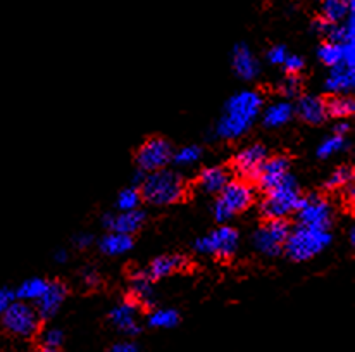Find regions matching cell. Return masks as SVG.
<instances>
[{
  "label": "cell",
  "mask_w": 355,
  "mask_h": 352,
  "mask_svg": "<svg viewBox=\"0 0 355 352\" xmlns=\"http://www.w3.org/2000/svg\"><path fill=\"white\" fill-rule=\"evenodd\" d=\"M264 99L255 90H243L232 95L226 101L225 111L216 123L214 137L225 140H236L250 130L257 116L261 115Z\"/></svg>",
  "instance_id": "1"
},
{
  "label": "cell",
  "mask_w": 355,
  "mask_h": 352,
  "mask_svg": "<svg viewBox=\"0 0 355 352\" xmlns=\"http://www.w3.org/2000/svg\"><path fill=\"white\" fill-rule=\"evenodd\" d=\"M140 187L141 199L152 206L176 204L184 197V192H187L183 176L166 168L147 173Z\"/></svg>",
  "instance_id": "2"
},
{
  "label": "cell",
  "mask_w": 355,
  "mask_h": 352,
  "mask_svg": "<svg viewBox=\"0 0 355 352\" xmlns=\"http://www.w3.org/2000/svg\"><path fill=\"white\" fill-rule=\"evenodd\" d=\"M331 240L333 237L329 230H315L298 225L295 230H290L283 251L292 261L304 262L321 254L331 244Z\"/></svg>",
  "instance_id": "3"
},
{
  "label": "cell",
  "mask_w": 355,
  "mask_h": 352,
  "mask_svg": "<svg viewBox=\"0 0 355 352\" xmlns=\"http://www.w3.org/2000/svg\"><path fill=\"white\" fill-rule=\"evenodd\" d=\"M300 197L297 180L288 175L282 183L266 192L261 202V215L266 219H285L286 216L297 211Z\"/></svg>",
  "instance_id": "4"
},
{
  "label": "cell",
  "mask_w": 355,
  "mask_h": 352,
  "mask_svg": "<svg viewBox=\"0 0 355 352\" xmlns=\"http://www.w3.org/2000/svg\"><path fill=\"white\" fill-rule=\"evenodd\" d=\"M254 202V190L245 181H230L221 192L214 204L216 221L226 223L238 212H243Z\"/></svg>",
  "instance_id": "5"
},
{
  "label": "cell",
  "mask_w": 355,
  "mask_h": 352,
  "mask_svg": "<svg viewBox=\"0 0 355 352\" xmlns=\"http://www.w3.org/2000/svg\"><path fill=\"white\" fill-rule=\"evenodd\" d=\"M2 325L9 333L17 337H33L40 326V316L37 309L24 301H14L6 311L2 312Z\"/></svg>",
  "instance_id": "6"
},
{
  "label": "cell",
  "mask_w": 355,
  "mask_h": 352,
  "mask_svg": "<svg viewBox=\"0 0 355 352\" xmlns=\"http://www.w3.org/2000/svg\"><path fill=\"white\" fill-rule=\"evenodd\" d=\"M297 218L302 226L315 230H329L333 223V209L326 199L319 194H309L300 197L297 208Z\"/></svg>",
  "instance_id": "7"
},
{
  "label": "cell",
  "mask_w": 355,
  "mask_h": 352,
  "mask_svg": "<svg viewBox=\"0 0 355 352\" xmlns=\"http://www.w3.org/2000/svg\"><path fill=\"white\" fill-rule=\"evenodd\" d=\"M290 225L285 219H268L254 233V247L268 258L279 255L288 238Z\"/></svg>",
  "instance_id": "8"
},
{
  "label": "cell",
  "mask_w": 355,
  "mask_h": 352,
  "mask_svg": "<svg viewBox=\"0 0 355 352\" xmlns=\"http://www.w3.org/2000/svg\"><path fill=\"white\" fill-rule=\"evenodd\" d=\"M173 159V145L162 137H152L140 145L137 152L138 169L154 173L164 169Z\"/></svg>",
  "instance_id": "9"
},
{
  "label": "cell",
  "mask_w": 355,
  "mask_h": 352,
  "mask_svg": "<svg viewBox=\"0 0 355 352\" xmlns=\"http://www.w3.org/2000/svg\"><path fill=\"white\" fill-rule=\"evenodd\" d=\"M240 235L232 226H223L216 232L198 238L193 244V249L198 254H216L219 258H230L236 252Z\"/></svg>",
  "instance_id": "10"
},
{
  "label": "cell",
  "mask_w": 355,
  "mask_h": 352,
  "mask_svg": "<svg viewBox=\"0 0 355 352\" xmlns=\"http://www.w3.org/2000/svg\"><path fill=\"white\" fill-rule=\"evenodd\" d=\"M268 159V151L264 145L254 144L241 149L233 159V168L241 180H257L262 166Z\"/></svg>",
  "instance_id": "11"
},
{
  "label": "cell",
  "mask_w": 355,
  "mask_h": 352,
  "mask_svg": "<svg viewBox=\"0 0 355 352\" xmlns=\"http://www.w3.org/2000/svg\"><path fill=\"white\" fill-rule=\"evenodd\" d=\"M138 305L133 301H124L116 305L109 312V319L112 325L128 337H137L141 332V326L138 325Z\"/></svg>",
  "instance_id": "12"
},
{
  "label": "cell",
  "mask_w": 355,
  "mask_h": 352,
  "mask_svg": "<svg viewBox=\"0 0 355 352\" xmlns=\"http://www.w3.org/2000/svg\"><path fill=\"white\" fill-rule=\"evenodd\" d=\"M67 297V287L62 282H49L47 290L42 294L40 299H37V312L40 319H49L58 315V311L62 305V302Z\"/></svg>",
  "instance_id": "13"
},
{
  "label": "cell",
  "mask_w": 355,
  "mask_h": 352,
  "mask_svg": "<svg viewBox=\"0 0 355 352\" xmlns=\"http://www.w3.org/2000/svg\"><path fill=\"white\" fill-rule=\"evenodd\" d=\"M288 175H290L288 158H285V156H276V158L266 159L264 166H262L261 173H259L257 176L259 187H261L264 192H268L269 188L282 183V181Z\"/></svg>",
  "instance_id": "14"
},
{
  "label": "cell",
  "mask_w": 355,
  "mask_h": 352,
  "mask_svg": "<svg viewBox=\"0 0 355 352\" xmlns=\"http://www.w3.org/2000/svg\"><path fill=\"white\" fill-rule=\"evenodd\" d=\"M145 223V212L137 209V211H130V212H119V215H105L102 218V225L105 226L107 230L116 233H123V235H133L135 232L141 228V225Z\"/></svg>",
  "instance_id": "15"
},
{
  "label": "cell",
  "mask_w": 355,
  "mask_h": 352,
  "mask_svg": "<svg viewBox=\"0 0 355 352\" xmlns=\"http://www.w3.org/2000/svg\"><path fill=\"white\" fill-rule=\"evenodd\" d=\"M232 64L236 76L241 80H254L261 73V64L257 58L252 54L250 47L247 44H236L232 54Z\"/></svg>",
  "instance_id": "16"
},
{
  "label": "cell",
  "mask_w": 355,
  "mask_h": 352,
  "mask_svg": "<svg viewBox=\"0 0 355 352\" xmlns=\"http://www.w3.org/2000/svg\"><path fill=\"white\" fill-rule=\"evenodd\" d=\"M318 56L319 59L329 67L342 62L355 67V45L354 44H331V42H326V44H322L321 47H319Z\"/></svg>",
  "instance_id": "17"
},
{
  "label": "cell",
  "mask_w": 355,
  "mask_h": 352,
  "mask_svg": "<svg viewBox=\"0 0 355 352\" xmlns=\"http://www.w3.org/2000/svg\"><path fill=\"white\" fill-rule=\"evenodd\" d=\"M295 112L302 121L309 124H321L328 119V111H326V101L315 95H304L297 102Z\"/></svg>",
  "instance_id": "18"
},
{
  "label": "cell",
  "mask_w": 355,
  "mask_h": 352,
  "mask_svg": "<svg viewBox=\"0 0 355 352\" xmlns=\"http://www.w3.org/2000/svg\"><path fill=\"white\" fill-rule=\"evenodd\" d=\"M329 76L326 78V90L335 92V94H347L354 90L355 87V71L354 66L342 62L329 67Z\"/></svg>",
  "instance_id": "19"
},
{
  "label": "cell",
  "mask_w": 355,
  "mask_h": 352,
  "mask_svg": "<svg viewBox=\"0 0 355 352\" xmlns=\"http://www.w3.org/2000/svg\"><path fill=\"white\" fill-rule=\"evenodd\" d=\"M230 181H232L230 171L221 166H211V168L202 169L200 176H198V185L207 194H219Z\"/></svg>",
  "instance_id": "20"
},
{
  "label": "cell",
  "mask_w": 355,
  "mask_h": 352,
  "mask_svg": "<svg viewBox=\"0 0 355 352\" xmlns=\"http://www.w3.org/2000/svg\"><path fill=\"white\" fill-rule=\"evenodd\" d=\"M184 265H187V261L181 255H161L150 262L147 275L150 276V280H161L183 269Z\"/></svg>",
  "instance_id": "21"
},
{
  "label": "cell",
  "mask_w": 355,
  "mask_h": 352,
  "mask_svg": "<svg viewBox=\"0 0 355 352\" xmlns=\"http://www.w3.org/2000/svg\"><path fill=\"white\" fill-rule=\"evenodd\" d=\"M131 295L135 301L144 305L154 304V289H152V280L147 271H135L131 275Z\"/></svg>",
  "instance_id": "22"
},
{
  "label": "cell",
  "mask_w": 355,
  "mask_h": 352,
  "mask_svg": "<svg viewBox=\"0 0 355 352\" xmlns=\"http://www.w3.org/2000/svg\"><path fill=\"white\" fill-rule=\"evenodd\" d=\"M354 7L355 6H350L349 0H322V19L331 24L343 23L350 14H354Z\"/></svg>",
  "instance_id": "23"
},
{
  "label": "cell",
  "mask_w": 355,
  "mask_h": 352,
  "mask_svg": "<svg viewBox=\"0 0 355 352\" xmlns=\"http://www.w3.org/2000/svg\"><path fill=\"white\" fill-rule=\"evenodd\" d=\"M293 116V106L290 102L282 101L269 106L262 116V123L268 128H279L288 123Z\"/></svg>",
  "instance_id": "24"
},
{
  "label": "cell",
  "mask_w": 355,
  "mask_h": 352,
  "mask_svg": "<svg viewBox=\"0 0 355 352\" xmlns=\"http://www.w3.org/2000/svg\"><path fill=\"white\" fill-rule=\"evenodd\" d=\"M98 247L107 255H121L133 249V238H131V235L111 232L98 242Z\"/></svg>",
  "instance_id": "25"
},
{
  "label": "cell",
  "mask_w": 355,
  "mask_h": 352,
  "mask_svg": "<svg viewBox=\"0 0 355 352\" xmlns=\"http://www.w3.org/2000/svg\"><path fill=\"white\" fill-rule=\"evenodd\" d=\"M355 23H354V14H350L343 23L338 24H328L324 37L331 44H354V35H355Z\"/></svg>",
  "instance_id": "26"
},
{
  "label": "cell",
  "mask_w": 355,
  "mask_h": 352,
  "mask_svg": "<svg viewBox=\"0 0 355 352\" xmlns=\"http://www.w3.org/2000/svg\"><path fill=\"white\" fill-rule=\"evenodd\" d=\"M326 111H328V116L333 117L352 116L355 111V101L347 94H335L326 101Z\"/></svg>",
  "instance_id": "27"
},
{
  "label": "cell",
  "mask_w": 355,
  "mask_h": 352,
  "mask_svg": "<svg viewBox=\"0 0 355 352\" xmlns=\"http://www.w3.org/2000/svg\"><path fill=\"white\" fill-rule=\"evenodd\" d=\"M49 282L44 278H30L26 282H23L19 285V289L14 290L16 292V299L19 301H37V299L42 297V294L47 290Z\"/></svg>",
  "instance_id": "28"
},
{
  "label": "cell",
  "mask_w": 355,
  "mask_h": 352,
  "mask_svg": "<svg viewBox=\"0 0 355 352\" xmlns=\"http://www.w3.org/2000/svg\"><path fill=\"white\" fill-rule=\"evenodd\" d=\"M180 323V315L175 309H155L148 315V325L152 328H175Z\"/></svg>",
  "instance_id": "29"
},
{
  "label": "cell",
  "mask_w": 355,
  "mask_h": 352,
  "mask_svg": "<svg viewBox=\"0 0 355 352\" xmlns=\"http://www.w3.org/2000/svg\"><path fill=\"white\" fill-rule=\"evenodd\" d=\"M141 201H144V199H141L140 188L128 187L119 192L116 206H118L119 212H130V211H137V209L140 208Z\"/></svg>",
  "instance_id": "30"
},
{
  "label": "cell",
  "mask_w": 355,
  "mask_h": 352,
  "mask_svg": "<svg viewBox=\"0 0 355 352\" xmlns=\"http://www.w3.org/2000/svg\"><path fill=\"white\" fill-rule=\"evenodd\" d=\"M202 158V149L197 145H188V147L180 149V151L173 152L171 162H175L180 168H187V166L195 165V162L200 161Z\"/></svg>",
  "instance_id": "31"
},
{
  "label": "cell",
  "mask_w": 355,
  "mask_h": 352,
  "mask_svg": "<svg viewBox=\"0 0 355 352\" xmlns=\"http://www.w3.org/2000/svg\"><path fill=\"white\" fill-rule=\"evenodd\" d=\"M354 181V169L352 166H340L335 171L331 173V176L326 180V188L329 190H335V188H345L347 185H350Z\"/></svg>",
  "instance_id": "32"
},
{
  "label": "cell",
  "mask_w": 355,
  "mask_h": 352,
  "mask_svg": "<svg viewBox=\"0 0 355 352\" xmlns=\"http://www.w3.org/2000/svg\"><path fill=\"white\" fill-rule=\"evenodd\" d=\"M345 147H347L345 137H340V135H331V137L324 138V140L321 142V145L318 147V156L321 159H328V158H331L333 154H336V152L343 151Z\"/></svg>",
  "instance_id": "33"
},
{
  "label": "cell",
  "mask_w": 355,
  "mask_h": 352,
  "mask_svg": "<svg viewBox=\"0 0 355 352\" xmlns=\"http://www.w3.org/2000/svg\"><path fill=\"white\" fill-rule=\"evenodd\" d=\"M64 342V333L59 328H49L47 332L42 335V347H49V349H60Z\"/></svg>",
  "instance_id": "34"
},
{
  "label": "cell",
  "mask_w": 355,
  "mask_h": 352,
  "mask_svg": "<svg viewBox=\"0 0 355 352\" xmlns=\"http://www.w3.org/2000/svg\"><path fill=\"white\" fill-rule=\"evenodd\" d=\"M300 90H302V81L297 74H290V76H286L285 80H283L282 83L283 95H286V97H297V95L300 94Z\"/></svg>",
  "instance_id": "35"
},
{
  "label": "cell",
  "mask_w": 355,
  "mask_h": 352,
  "mask_svg": "<svg viewBox=\"0 0 355 352\" xmlns=\"http://www.w3.org/2000/svg\"><path fill=\"white\" fill-rule=\"evenodd\" d=\"M283 66H285L286 73L288 74H298L304 69V59H302L300 56H286Z\"/></svg>",
  "instance_id": "36"
},
{
  "label": "cell",
  "mask_w": 355,
  "mask_h": 352,
  "mask_svg": "<svg viewBox=\"0 0 355 352\" xmlns=\"http://www.w3.org/2000/svg\"><path fill=\"white\" fill-rule=\"evenodd\" d=\"M286 56H288V52H286V47H283V45H275L272 49H269L268 60L271 64H283V62H285Z\"/></svg>",
  "instance_id": "37"
},
{
  "label": "cell",
  "mask_w": 355,
  "mask_h": 352,
  "mask_svg": "<svg viewBox=\"0 0 355 352\" xmlns=\"http://www.w3.org/2000/svg\"><path fill=\"white\" fill-rule=\"evenodd\" d=\"M14 301H16V292H14V290L7 289V287L0 289V315H2Z\"/></svg>",
  "instance_id": "38"
},
{
  "label": "cell",
  "mask_w": 355,
  "mask_h": 352,
  "mask_svg": "<svg viewBox=\"0 0 355 352\" xmlns=\"http://www.w3.org/2000/svg\"><path fill=\"white\" fill-rule=\"evenodd\" d=\"M81 278H83V283L87 287H95L101 283V276L94 268H85L83 273H81Z\"/></svg>",
  "instance_id": "39"
},
{
  "label": "cell",
  "mask_w": 355,
  "mask_h": 352,
  "mask_svg": "<svg viewBox=\"0 0 355 352\" xmlns=\"http://www.w3.org/2000/svg\"><path fill=\"white\" fill-rule=\"evenodd\" d=\"M73 242L78 249H87L88 245L94 242V237H92L90 233H78L76 237L73 238Z\"/></svg>",
  "instance_id": "40"
},
{
  "label": "cell",
  "mask_w": 355,
  "mask_h": 352,
  "mask_svg": "<svg viewBox=\"0 0 355 352\" xmlns=\"http://www.w3.org/2000/svg\"><path fill=\"white\" fill-rule=\"evenodd\" d=\"M111 352H140V349H138V346L135 342L126 340V342L116 344V346L111 349Z\"/></svg>",
  "instance_id": "41"
},
{
  "label": "cell",
  "mask_w": 355,
  "mask_h": 352,
  "mask_svg": "<svg viewBox=\"0 0 355 352\" xmlns=\"http://www.w3.org/2000/svg\"><path fill=\"white\" fill-rule=\"evenodd\" d=\"M349 130H350V126H349V123H345V121H340L338 124H335V135H340V137H343V135H345Z\"/></svg>",
  "instance_id": "42"
},
{
  "label": "cell",
  "mask_w": 355,
  "mask_h": 352,
  "mask_svg": "<svg viewBox=\"0 0 355 352\" xmlns=\"http://www.w3.org/2000/svg\"><path fill=\"white\" fill-rule=\"evenodd\" d=\"M55 261H58V262H66L67 261V252L66 251H58V252H55Z\"/></svg>",
  "instance_id": "43"
},
{
  "label": "cell",
  "mask_w": 355,
  "mask_h": 352,
  "mask_svg": "<svg viewBox=\"0 0 355 352\" xmlns=\"http://www.w3.org/2000/svg\"><path fill=\"white\" fill-rule=\"evenodd\" d=\"M350 244H355V228H350Z\"/></svg>",
  "instance_id": "44"
},
{
  "label": "cell",
  "mask_w": 355,
  "mask_h": 352,
  "mask_svg": "<svg viewBox=\"0 0 355 352\" xmlns=\"http://www.w3.org/2000/svg\"><path fill=\"white\" fill-rule=\"evenodd\" d=\"M40 352H59V349H49V347H42Z\"/></svg>",
  "instance_id": "45"
}]
</instances>
